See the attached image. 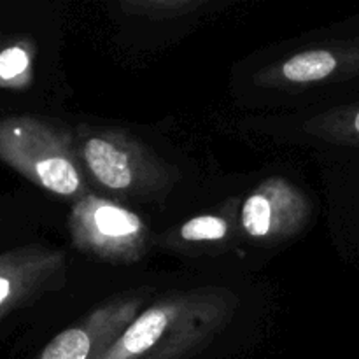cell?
Instances as JSON below:
<instances>
[{"instance_id": "obj_11", "label": "cell", "mask_w": 359, "mask_h": 359, "mask_svg": "<svg viewBox=\"0 0 359 359\" xmlns=\"http://www.w3.org/2000/svg\"><path fill=\"white\" fill-rule=\"evenodd\" d=\"M35 44L18 39L0 49V88L25 90L34 83Z\"/></svg>"}, {"instance_id": "obj_8", "label": "cell", "mask_w": 359, "mask_h": 359, "mask_svg": "<svg viewBox=\"0 0 359 359\" xmlns=\"http://www.w3.org/2000/svg\"><path fill=\"white\" fill-rule=\"evenodd\" d=\"M359 74V41H340L293 53L263 67L255 83L273 90L316 86Z\"/></svg>"}, {"instance_id": "obj_12", "label": "cell", "mask_w": 359, "mask_h": 359, "mask_svg": "<svg viewBox=\"0 0 359 359\" xmlns=\"http://www.w3.org/2000/svg\"><path fill=\"white\" fill-rule=\"evenodd\" d=\"M210 2L207 0H125L119 4L128 16L146 18L154 21L177 20L191 16L207 9Z\"/></svg>"}, {"instance_id": "obj_6", "label": "cell", "mask_w": 359, "mask_h": 359, "mask_svg": "<svg viewBox=\"0 0 359 359\" xmlns=\"http://www.w3.org/2000/svg\"><path fill=\"white\" fill-rule=\"evenodd\" d=\"M146 294L126 293L116 297L60 332L35 359H102L112 344L140 314Z\"/></svg>"}, {"instance_id": "obj_3", "label": "cell", "mask_w": 359, "mask_h": 359, "mask_svg": "<svg viewBox=\"0 0 359 359\" xmlns=\"http://www.w3.org/2000/svg\"><path fill=\"white\" fill-rule=\"evenodd\" d=\"M0 161L39 188L76 200L90 191L76 153L74 132L37 116L0 119Z\"/></svg>"}, {"instance_id": "obj_7", "label": "cell", "mask_w": 359, "mask_h": 359, "mask_svg": "<svg viewBox=\"0 0 359 359\" xmlns=\"http://www.w3.org/2000/svg\"><path fill=\"white\" fill-rule=\"evenodd\" d=\"M69 263L60 249L25 245L0 255V319L67 283Z\"/></svg>"}, {"instance_id": "obj_1", "label": "cell", "mask_w": 359, "mask_h": 359, "mask_svg": "<svg viewBox=\"0 0 359 359\" xmlns=\"http://www.w3.org/2000/svg\"><path fill=\"white\" fill-rule=\"evenodd\" d=\"M238 307L230 287L168 293L144 309L102 359H189L230 325Z\"/></svg>"}, {"instance_id": "obj_2", "label": "cell", "mask_w": 359, "mask_h": 359, "mask_svg": "<svg viewBox=\"0 0 359 359\" xmlns=\"http://www.w3.org/2000/svg\"><path fill=\"white\" fill-rule=\"evenodd\" d=\"M74 140L86 177L119 198L163 200L177 184V168L125 130L79 125Z\"/></svg>"}, {"instance_id": "obj_4", "label": "cell", "mask_w": 359, "mask_h": 359, "mask_svg": "<svg viewBox=\"0 0 359 359\" xmlns=\"http://www.w3.org/2000/svg\"><path fill=\"white\" fill-rule=\"evenodd\" d=\"M67 230L81 255L112 265L139 263L149 251L146 221L116 200L95 193L72 203Z\"/></svg>"}, {"instance_id": "obj_9", "label": "cell", "mask_w": 359, "mask_h": 359, "mask_svg": "<svg viewBox=\"0 0 359 359\" xmlns=\"http://www.w3.org/2000/svg\"><path fill=\"white\" fill-rule=\"evenodd\" d=\"M242 200L230 196L216 209L189 217L158 238L163 249L177 255L202 256L223 252L242 233L241 226Z\"/></svg>"}, {"instance_id": "obj_10", "label": "cell", "mask_w": 359, "mask_h": 359, "mask_svg": "<svg viewBox=\"0 0 359 359\" xmlns=\"http://www.w3.org/2000/svg\"><path fill=\"white\" fill-rule=\"evenodd\" d=\"M304 130L325 142L359 144V105L321 112L309 119Z\"/></svg>"}, {"instance_id": "obj_5", "label": "cell", "mask_w": 359, "mask_h": 359, "mask_svg": "<svg viewBox=\"0 0 359 359\" xmlns=\"http://www.w3.org/2000/svg\"><path fill=\"white\" fill-rule=\"evenodd\" d=\"M312 212L311 198L294 182L273 175L242 200V233L256 244H283L307 228Z\"/></svg>"}]
</instances>
